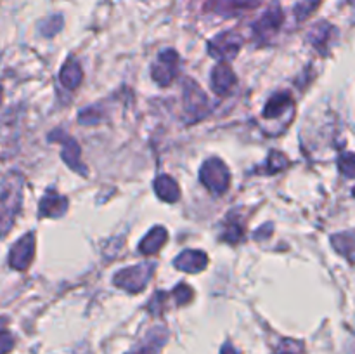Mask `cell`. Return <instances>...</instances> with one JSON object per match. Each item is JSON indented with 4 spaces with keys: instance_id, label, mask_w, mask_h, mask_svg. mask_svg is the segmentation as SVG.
<instances>
[{
    "instance_id": "1",
    "label": "cell",
    "mask_w": 355,
    "mask_h": 354,
    "mask_svg": "<svg viewBox=\"0 0 355 354\" xmlns=\"http://www.w3.org/2000/svg\"><path fill=\"white\" fill-rule=\"evenodd\" d=\"M24 180L17 172H10L0 180V236L12 229L23 203Z\"/></svg>"
},
{
    "instance_id": "2",
    "label": "cell",
    "mask_w": 355,
    "mask_h": 354,
    "mask_svg": "<svg viewBox=\"0 0 355 354\" xmlns=\"http://www.w3.org/2000/svg\"><path fill=\"white\" fill-rule=\"evenodd\" d=\"M184 117L187 124H194L205 118L210 111V103L201 87L194 80H187L184 83Z\"/></svg>"
},
{
    "instance_id": "3",
    "label": "cell",
    "mask_w": 355,
    "mask_h": 354,
    "mask_svg": "<svg viewBox=\"0 0 355 354\" xmlns=\"http://www.w3.org/2000/svg\"><path fill=\"white\" fill-rule=\"evenodd\" d=\"M200 179L210 193L222 194L229 189L231 174H229V169L222 160L210 158L201 165Z\"/></svg>"
},
{
    "instance_id": "4",
    "label": "cell",
    "mask_w": 355,
    "mask_h": 354,
    "mask_svg": "<svg viewBox=\"0 0 355 354\" xmlns=\"http://www.w3.org/2000/svg\"><path fill=\"white\" fill-rule=\"evenodd\" d=\"M155 271V266L151 264H139V266H130L127 269H121L114 274L113 283L116 287L123 288V290L132 292H142L148 287L149 280H151V274Z\"/></svg>"
},
{
    "instance_id": "5",
    "label": "cell",
    "mask_w": 355,
    "mask_h": 354,
    "mask_svg": "<svg viewBox=\"0 0 355 354\" xmlns=\"http://www.w3.org/2000/svg\"><path fill=\"white\" fill-rule=\"evenodd\" d=\"M49 139H51V141L59 142V144L62 146L61 156L69 169L75 170L76 174L87 176V169L83 167L82 158H80V155H82V149H80L78 142H76L71 135L64 134L62 130H54L51 135H49Z\"/></svg>"
},
{
    "instance_id": "6",
    "label": "cell",
    "mask_w": 355,
    "mask_h": 354,
    "mask_svg": "<svg viewBox=\"0 0 355 354\" xmlns=\"http://www.w3.org/2000/svg\"><path fill=\"white\" fill-rule=\"evenodd\" d=\"M179 73V54L172 49L163 51L151 68V76L158 85H168Z\"/></svg>"
},
{
    "instance_id": "7",
    "label": "cell",
    "mask_w": 355,
    "mask_h": 354,
    "mask_svg": "<svg viewBox=\"0 0 355 354\" xmlns=\"http://www.w3.org/2000/svg\"><path fill=\"white\" fill-rule=\"evenodd\" d=\"M241 37L232 31H225V33L217 35L214 40L208 44V52H210L211 58L218 59V61H227L238 56L239 49H241Z\"/></svg>"
},
{
    "instance_id": "8",
    "label": "cell",
    "mask_w": 355,
    "mask_h": 354,
    "mask_svg": "<svg viewBox=\"0 0 355 354\" xmlns=\"http://www.w3.org/2000/svg\"><path fill=\"white\" fill-rule=\"evenodd\" d=\"M293 111L295 103L290 94L279 92L267 101L266 108H263V118L274 121L283 120V124H290L291 117H293Z\"/></svg>"
},
{
    "instance_id": "9",
    "label": "cell",
    "mask_w": 355,
    "mask_h": 354,
    "mask_svg": "<svg viewBox=\"0 0 355 354\" xmlns=\"http://www.w3.org/2000/svg\"><path fill=\"white\" fill-rule=\"evenodd\" d=\"M35 255V235L28 233L26 236L17 239L9 252V264L12 269L24 271L31 264Z\"/></svg>"
},
{
    "instance_id": "10",
    "label": "cell",
    "mask_w": 355,
    "mask_h": 354,
    "mask_svg": "<svg viewBox=\"0 0 355 354\" xmlns=\"http://www.w3.org/2000/svg\"><path fill=\"white\" fill-rule=\"evenodd\" d=\"M211 89L218 96H227L236 85V75L227 62L220 61L214 69H211Z\"/></svg>"
},
{
    "instance_id": "11",
    "label": "cell",
    "mask_w": 355,
    "mask_h": 354,
    "mask_svg": "<svg viewBox=\"0 0 355 354\" xmlns=\"http://www.w3.org/2000/svg\"><path fill=\"white\" fill-rule=\"evenodd\" d=\"M68 210V200L61 194H58L55 191H49L44 194V198L40 200L38 205V214L40 217H52L59 219L66 214Z\"/></svg>"
},
{
    "instance_id": "12",
    "label": "cell",
    "mask_w": 355,
    "mask_h": 354,
    "mask_svg": "<svg viewBox=\"0 0 355 354\" xmlns=\"http://www.w3.org/2000/svg\"><path fill=\"white\" fill-rule=\"evenodd\" d=\"M173 264H175V267L179 271L196 274L201 273V271L207 267L208 257L207 253L200 252V250H184V252L177 257Z\"/></svg>"
},
{
    "instance_id": "13",
    "label": "cell",
    "mask_w": 355,
    "mask_h": 354,
    "mask_svg": "<svg viewBox=\"0 0 355 354\" xmlns=\"http://www.w3.org/2000/svg\"><path fill=\"white\" fill-rule=\"evenodd\" d=\"M281 23H283V12L279 6H272L255 24V35L259 38H270L279 30Z\"/></svg>"
},
{
    "instance_id": "14",
    "label": "cell",
    "mask_w": 355,
    "mask_h": 354,
    "mask_svg": "<svg viewBox=\"0 0 355 354\" xmlns=\"http://www.w3.org/2000/svg\"><path fill=\"white\" fill-rule=\"evenodd\" d=\"M260 0H210L208 9L222 14V16H236L245 9H253L259 6Z\"/></svg>"
},
{
    "instance_id": "15",
    "label": "cell",
    "mask_w": 355,
    "mask_h": 354,
    "mask_svg": "<svg viewBox=\"0 0 355 354\" xmlns=\"http://www.w3.org/2000/svg\"><path fill=\"white\" fill-rule=\"evenodd\" d=\"M166 238H168L166 229L162 228V226H156V228H153L151 231L141 239V243H139V252L144 253V255H153V253H156L163 245H165Z\"/></svg>"
},
{
    "instance_id": "16",
    "label": "cell",
    "mask_w": 355,
    "mask_h": 354,
    "mask_svg": "<svg viewBox=\"0 0 355 354\" xmlns=\"http://www.w3.org/2000/svg\"><path fill=\"white\" fill-rule=\"evenodd\" d=\"M155 191L158 198H162L166 203H175L180 198L179 184L170 176H158L155 180Z\"/></svg>"
},
{
    "instance_id": "17",
    "label": "cell",
    "mask_w": 355,
    "mask_h": 354,
    "mask_svg": "<svg viewBox=\"0 0 355 354\" xmlns=\"http://www.w3.org/2000/svg\"><path fill=\"white\" fill-rule=\"evenodd\" d=\"M82 78H83V71L82 68H80L78 62L73 61V59L66 61L64 66H62L61 73H59V80H61L62 85H64L66 89L73 90L82 83Z\"/></svg>"
},
{
    "instance_id": "18",
    "label": "cell",
    "mask_w": 355,
    "mask_h": 354,
    "mask_svg": "<svg viewBox=\"0 0 355 354\" xmlns=\"http://www.w3.org/2000/svg\"><path fill=\"white\" fill-rule=\"evenodd\" d=\"M333 246L340 255L355 262V233H340L331 238Z\"/></svg>"
},
{
    "instance_id": "19",
    "label": "cell",
    "mask_w": 355,
    "mask_h": 354,
    "mask_svg": "<svg viewBox=\"0 0 355 354\" xmlns=\"http://www.w3.org/2000/svg\"><path fill=\"white\" fill-rule=\"evenodd\" d=\"M166 339L165 328H155L148 335V340L142 344V347L139 351H135L134 354H158L159 347L163 346Z\"/></svg>"
},
{
    "instance_id": "20",
    "label": "cell",
    "mask_w": 355,
    "mask_h": 354,
    "mask_svg": "<svg viewBox=\"0 0 355 354\" xmlns=\"http://www.w3.org/2000/svg\"><path fill=\"white\" fill-rule=\"evenodd\" d=\"M333 31H335V30H333V28L329 26L328 23H319L318 26L312 28L309 38H311V42L315 45V47L321 49V51H326V47H328L329 37H331Z\"/></svg>"
},
{
    "instance_id": "21",
    "label": "cell",
    "mask_w": 355,
    "mask_h": 354,
    "mask_svg": "<svg viewBox=\"0 0 355 354\" xmlns=\"http://www.w3.org/2000/svg\"><path fill=\"white\" fill-rule=\"evenodd\" d=\"M245 236V228H243L241 222L238 221H227V226H225L224 233H222V239L227 243H239Z\"/></svg>"
},
{
    "instance_id": "22",
    "label": "cell",
    "mask_w": 355,
    "mask_h": 354,
    "mask_svg": "<svg viewBox=\"0 0 355 354\" xmlns=\"http://www.w3.org/2000/svg\"><path fill=\"white\" fill-rule=\"evenodd\" d=\"M338 169L345 177H355V153H342L338 158Z\"/></svg>"
},
{
    "instance_id": "23",
    "label": "cell",
    "mask_w": 355,
    "mask_h": 354,
    "mask_svg": "<svg viewBox=\"0 0 355 354\" xmlns=\"http://www.w3.org/2000/svg\"><path fill=\"white\" fill-rule=\"evenodd\" d=\"M288 167V158L286 155L279 151H272L269 155V160H267V172L269 174H276L279 170L286 169Z\"/></svg>"
},
{
    "instance_id": "24",
    "label": "cell",
    "mask_w": 355,
    "mask_h": 354,
    "mask_svg": "<svg viewBox=\"0 0 355 354\" xmlns=\"http://www.w3.org/2000/svg\"><path fill=\"white\" fill-rule=\"evenodd\" d=\"M101 118H103V115H101V110H99V108H94V106L85 108V110L80 111V115H78V120H80V124H82V125L99 124Z\"/></svg>"
},
{
    "instance_id": "25",
    "label": "cell",
    "mask_w": 355,
    "mask_h": 354,
    "mask_svg": "<svg viewBox=\"0 0 355 354\" xmlns=\"http://www.w3.org/2000/svg\"><path fill=\"white\" fill-rule=\"evenodd\" d=\"M193 295V288L187 287L186 283H180L179 287H175V290H173V298H175L177 305H184L187 304V302H191Z\"/></svg>"
},
{
    "instance_id": "26",
    "label": "cell",
    "mask_w": 355,
    "mask_h": 354,
    "mask_svg": "<svg viewBox=\"0 0 355 354\" xmlns=\"http://www.w3.org/2000/svg\"><path fill=\"white\" fill-rule=\"evenodd\" d=\"M319 0H304V2H300L297 6V9H295V14H297L298 19H305L307 16H311L312 10L318 7Z\"/></svg>"
},
{
    "instance_id": "27",
    "label": "cell",
    "mask_w": 355,
    "mask_h": 354,
    "mask_svg": "<svg viewBox=\"0 0 355 354\" xmlns=\"http://www.w3.org/2000/svg\"><path fill=\"white\" fill-rule=\"evenodd\" d=\"M62 26V19L61 17H51V19L45 21L44 24H42V33L45 35V37H52V35L58 33L59 30H61Z\"/></svg>"
},
{
    "instance_id": "28",
    "label": "cell",
    "mask_w": 355,
    "mask_h": 354,
    "mask_svg": "<svg viewBox=\"0 0 355 354\" xmlns=\"http://www.w3.org/2000/svg\"><path fill=\"white\" fill-rule=\"evenodd\" d=\"M14 347V337L9 332H0V354H7Z\"/></svg>"
},
{
    "instance_id": "29",
    "label": "cell",
    "mask_w": 355,
    "mask_h": 354,
    "mask_svg": "<svg viewBox=\"0 0 355 354\" xmlns=\"http://www.w3.org/2000/svg\"><path fill=\"white\" fill-rule=\"evenodd\" d=\"M220 354H238V351L234 349V347L231 346V344H225L224 347H222V351H220Z\"/></svg>"
},
{
    "instance_id": "30",
    "label": "cell",
    "mask_w": 355,
    "mask_h": 354,
    "mask_svg": "<svg viewBox=\"0 0 355 354\" xmlns=\"http://www.w3.org/2000/svg\"><path fill=\"white\" fill-rule=\"evenodd\" d=\"M0 101H2V89H0Z\"/></svg>"
},
{
    "instance_id": "31",
    "label": "cell",
    "mask_w": 355,
    "mask_h": 354,
    "mask_svg": "<svg viewBox=\"0 0 355 354\" xmlns=\"http://www.w3.org/2000/svg\"><path fill=\"white\" fill-rule=\"evenodd\" d=\"M281 354H295V353H281Z\"/></svg>"
},
{
    "instance_id": "32",
    "label": "cell",
    "mask_w": 355,
    "mask_h": 354,
    "mask_svg": "<svg viewBox=\"0 0 355 354\" xmlns=\"http://www.w3.org/2000/svg\"><path fill=\"white\" fill-rule=\"evenodd\" d=\"M354 196H355V187H354Z\"/></svg>"
}]
</instances>
